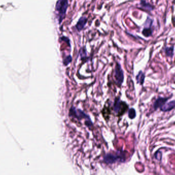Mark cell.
<instances>
[{"label": "cell", "instance_id": "obj_7", "mask_svg": "<svg viewBox=\"0 0 175 175\" xmlns=\"http://www.w3.org/2000/svg\"><path fill=\"white\" fill-rule=\"evenodd\" d=\"M140 6L141 8L148 11H151L154 9V7L150 4L149 3H147L144 0H141L140 2Z\"/></svg>", "mask_w": 175, "mask_h": 175}, {"label": "cell", "instance_id": "obj_1", "mask_svg": "<svg viewBox=\"0 0 175 175\" xmlns=\"http://www.w3.org/2000/svg\"><path fill=\"white\" fill-rule=\"evenodd\" d=\"M68 6V0H58L57 1L55 9L57 12V18L59 24H61L64 19Z\"/></svg>", "mask_w": 175, "mask_h": 175}, {"label": "cell", "instance_id": "obj_2", "mask_svg": "<svg viewBox=\"0 0 175 175\" xmlns=\"http://www.w3.org/2000/svg\"><path fill=\"white\" fill-rule=\"evenodd\" d=\"M115 77L117 84L121 85L124 79V72L121 69V66L119 63H117L115 70Z\"/></svg>", "mask_w": 175, "mask_h": 175}, {"label": "cell", "instance_id": "obj_3", "mask_svg": "<svg viewBox=\"0 0 175 175\" xmlns=\"http://www.w3.org/2000/svg\"><path fill=\"white\" fill-rule=\"evenodd\" d=\"M121 157L118 156L117 155H114V154H109L106 155L104 157V161L107 163L109 164H112L114 163L116 161L120 160Z\"/></svg>", "mask_w": 175, "mask_h": 175}, {"label": "cell", "instance_id": "obj_12", "mask_svg": "<svg viewBox=\"0 0 175 175\" xmlns=\"http://www.w3.org/2000/svg\"><path fill=\"white\" fill-rule=\"evenodd\" d=\"M136 111L134 108H131L129 111V117L130 119H134L136 117Z\"/></svg>", "mask_w": 175, "mask_h": 175}, {"label": "cell", "instance_id": "obj_11", "mask_svg": "<svg viewBox=\"0 0 175 175\" xmlns=\"http://www.w3.org/2000/svg\"><path fill=\"white\" fill-rule=\"evenodd\" d=\"M145 76L144 74L141 71L139 72V74L136 76V80L137 82L139 83L140 84H143L144 83Z\"/></svg>", "mask_w": 175, "mask_h": 175}, {"label": "cell", "instance_id": "obj_6", "mask_svg": "<svg viewBox=\"0 0 175 175\" xmlns=\"http://www.w3.org/2000/svg\"><path fill=\"white\" fill-rule=\"evenodd\" d=\"M168 98H159L157 99L156 101H155L154 105V107L155 109L156 110L157 108H160L161 106L163 105L166 102Z\"/></svg>", "mask_w": 175, "mask_h": 175}, {"label": "cell", "instance_id": "obj_4", "mask_svg": "<svg viewBox=\"0 0 175 175\" xmlns=\"http://www.w3.org/2000/svg\"><path fill=\"white\" fill-rule=\"evenodd\" d=\"M87 22V18L85 17H82L78 20L77 24H76V28L77 29V30L78 31L82 30V29L85 28V25H86Z\"/></svg>", "mask_w": 175, "mask_h": 175}, {"label": "cell", "instance_id": "obj_10", "mask_svg": "<svg viewBox=\"0 0 175 175\" xmlns=\"http://www.w3.org/2000/svg\"><path fill=\"white\" fill-rule=\"evenodd\" d=\"M142 33L144 36L146 37H149L151 36L153 33V30L151 29V27H144Z\"/></svg>", "mask_w": 175, "mask_h": 175}, {"label": "cell", "instance_id": "obj_13", "mask_svg": "<svg viewBox=\"0 0 175 175\" xmlns=\"http://www.w3.org/2000/svg\"><path fill=\"white\" fill-rule=\"evenodd\" d=\"M71 61H72V57L71 56H68L64 60V65H67L71 62Z\"/></svg>", "mask_w": 175, "mask_h": 175}, {"label": "cell", "instance_id": "obj_5", "mask_svg": "<svg viewBox=\"0 0 175 175\" xmlns=\"http://www.w3.org/2000/svg\"><path fill=\"white\" fill-rule=\"evenodd\" d=\"M175 107V100L170 101L167 103H165L163 105L160 107V109L163 111H168L172 110Z\"/></svg>", "mask_w": 175, "mask_h": 175}, {"label": "cell", "instance_id": "obj_9", "mask_svg": "<svg viewBox=\"0 0 175 175\" xmlns=\"http://www.w3.org/2000/svg\"><path fill=\"white\" fill-rule=\"evenodd\" d=\"M174 47H166L165 48L164 52L166 56L168 57H172L174 55Z\"/></svg>", "mask_w": 175, "mask_h": 175}, {"label": "cell", "instance_id": "obj_8", "mask_svg": "<svg viewBox=\"0 0 175 175\" xmlns=\"http://www.w3.org/2000/svg\"><path fill=\"white\" fill-rule=\"evenodd\" d=\"M121 103L122 102L119 99H116L114 106V110L116 113H118L119 111L121 110Z\"/></svg>", "mask_w": 175, "mask_h": 175}]
</instances>
